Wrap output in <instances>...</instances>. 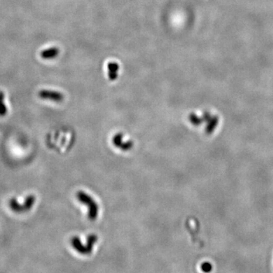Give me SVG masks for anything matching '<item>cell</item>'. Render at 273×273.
<instances>
[{
  "label": "cell",
  "instance_id": "cell-1",
  "mask_svg": "<svg viewBox=\"0 0 273 273\" xmlns=\"http://www.w3.org/2000/svg\"><path fill=\"white\" fill-rule=\"evenodd\" d=\"M76 197L78 201H80L83 204L87 205L88 207V218L91 221H94L98 216L99 206L97 202H95L93 197L89 196L87 193L84 191H78L76 193Z\"/></svg>",
  "mask_w": 273,
  "mask_h": 273
},
{
  "label": "cell",
  "instance_id": "cell-2",
  "mask_svg": "<svg viewBox=\"0 0 273 273\" xmlns=\"http://www.w3.org/2000/svg\"><path fill=\"white\" fill-rule=\"evenodd\" d=\"M97 240H98V237L96 234H90L87 238V244L83 245L80 238L75 236L71 239V245L74 247V249L77 252L80 253V254L87 255L92 252L93 245L97 242Z\"/></svg>",
  "mask_w": 273,
  "mask_h": 273
},
{
  "label": "cell",
  "instance_id": "cell-3",
  "mask_svg": "<svg viewBox=\"0 0 273 273\" xmlns=\"http://www.w3.org/2000/svg\"><path fill=\"white\" fill-rule=\"evenodd\" d=\"M39 97L43 99H49L54 102H61L64 99V96L62 93L48 90H43L40 91Z\"/></svg>",
  "mask_w": 273,
  "mask_h": 273
},
{
  "label": "cell",
  "instance_id": "cell-4",
  "mask_svg": "<svg viewBox=\"0 0 273 273\" xmlns=\"http://www.w3.org/2000/svg\"><path fill=\"white\" fill-rule=\"evenodd\" d=\"M112 143L115 147L121 149L124 151L129 150L133 147V142L132 141H123V135L121 133H119V134H115L113 138H112Z\"/></svg>",
  "mask_w": 273,
  "mask_h": 273
},
{
  "label": "cell",
  "instance_id": "cell-5",
  "mask_svg": "<svg viewBox=\"0 0 273 273\" xmlns=\"http://www.w3.org/2000/svg\"><path fill=\"white\" fill-rule=\"evenodd\" d=\"M59 53V49L57 47H52V48L47 49L40 52L41 58L43 59H52L57 57Z\"/></svg>",
  "mask_w": 273,
  "mask_h": 273
},
{
  "label": "cell",
  "instance_id": "cell-6",
  "mask_svg": "<svg viewBox=\"0 0 273 273\" xmlns=\"http://www.w3.org/2000/svg\"><path fill=\"white\" fill-rule=\"evenodd\" d=\"M107 68H108V75L109 78L111 80H116V78H118V71L119 69V64L116 62H109L107 65Z\"/></svg>",
  "mask_w": 273,
  "mask_h": 273
},
{
  "label": "cell",
  "instance_id": "cell-7",
  "mask_svg": "<svg viewBox=\"0 0 273 273\" xmlns=\"http://www.w3.org/2000/svg\"><path fill=\"white\" fill-rule=\"evenodd\" d=\"M218 123H219V118H218L217 116L212 117L208 122V125H206V129H205V132H206L207 134H212V132L214 131V130L216 129Z\"/></svg>",
  "mask_w": 273,
  "mask_h": 273
},
{
  "label": "cell",
  "instance_id": "cell-8",
  "mask_svg": "<svg viewBox=\"0 0 273 273\" xmlns=\"http://www.w3.org/2000/svg\"><path fill=\"white\" fill-rule=\"evenodd\" d=\"M10 206H11V208L14 211H15V212H24V211H27L24 204L22 205V206H20L18 202L16 201V200L15 199L11 200L10 201Z\"/></svg>",
  "mask_w": 273,
  "mask_h": 273
},
{
  "label": "cell",
  "instance_id": "cell-9",
  "mask_svg": "<svg viewBox=\"0 0 273 273\" xmlns=\"http://www.w3.org/2000/svg\"><path fill=\"white\" fill-rule=\"evenodd\" d=\"M188 119H189L190 122L191 123L192 125H195V126H198V125H201L202 122H204L202 118L198 117V116L194 113L190 114Z\"/></svg>",
  "mask_w": 273,
  "mask_h": 273
},
{
  "label": "cell",
  "instance_id": "cell-10",
  "mask_svg": "<svg viewBox=\"0 0 273 273\" xmlns=\"http://www.w3.org/2000/svg\"><path fill=\"white\" fill-rule=\"evenodd\" d=\"M7 113V107L4 103V93L0 92V115H5Z\"/></svg>",
  "mask_w": 273,
  "mask_h": 273
},
{
  "label": "cell",
  "instance_id": "cell-11",
  "mask_svg": "<svg viewBox=\"0 0 273 273\" xmlns=\"http://www.w3.org/2000/svg\"><path fill=\"white\" fill-rule=\"evenodd\" d=\"M34 202H35V197L34 196H29V197H27L26 200L24 202V206H25V208H26V210H29L32 208V206L34 205Z\"/></svg>",
  "mask_w": 273,
  "mask_h": 273
},
{
  "label": "cell",
  "instance_id": "cell-12",
  "mask_svg": "<svg viewBox=\"0 0 273 273\" xmlns=\"http://www.w3.org/2000/svg\"><path fill=\"white\" fill-rule=\"evenodd\" d=\"M201 269H202V272H210L212 270V265L210 263V262H203V263L201 265Z\"/></svg>",
  "mask_w": 273,
  "mask_h": 273
},
{
  "label": "cell",
  "instance_id": "cell-13",
  "mask_svg": "<svg viewBox=\"0 0 273 273\" xmlns=\"http://www.w3.org/2000/svg\"><path fill=\"white\" fill-rule=\"evenodd\" d=\"M202 119H203V121H204V122H209L210 119H212L211 115H210L209 112H205V113L202 115Z\"/></svg>",
  "mask_w": 273,
  "mask_h": 273
}]
</instances>
